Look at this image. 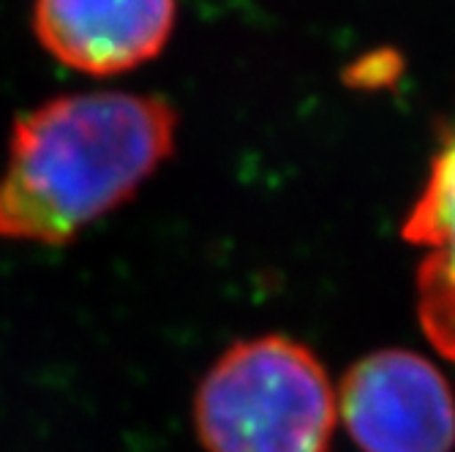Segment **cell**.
<instances>
[{
	"label": "cell",
	"instance_id": "7a4b0ae2",
	"mask_svg": "<svg viewBox=\"0 0 455 452\" xmlns=\"http://www.w3.org/2000/svg\"><path fill=\"white\" fill-rule=\"evenodd\" d=\"M336 417V393L322 362L283 336L229 346L194 398L204 452H327Z\"/></svg>",
	"mask_w": 455,
	"mask_h": 452
},
{
	"label": "cell",
	"instance_id": "277c9868",
	"mask_svg": "<svg viewBox=\"0 0 455 452\" xmlns=\"http://www.w3.org/2000/svg\"><path fill=\"white\" fill-rule=\"evenodd\" d=\"M175 14L178 0H33V33L58 63L112 76L167 47Z\"/></svg>",
	"mask_w": 455,
	"mask_h": 452
},
{
	"label": "cell",
	"instance_id": "6da1fadb",
	"mask_svg": "<svg viewBox=\"0 0 455 452\" xmlns=\"http://www.w3.org/2000/svg\"><path fill=\"white\" fill-rule=\"evenodd\" d=\"M175 134V107L145 93H71L22 112L0 175V240L68 245L137 196Z\"/></svg>",
	"mask_w": 455,
	"mask_h": 452
},
{
	"label": "cell",
	"instance_id": "8992f818",
	"mask_svg": "<svg viewBox=\"0 0 455 452\" xmlns=\"http://www.w3.org/2000/svg\"><path fill=\"white\" fill-rule=\"evenodd\" d=\"M418 308L431 344L455 360V262L428 251L418 273Z\"/></svg>",
	"mask_w": 455,
	"mask_h": 452
},
{
	"label": "cell",
	"instance_id": "3957f363",
	"mask_svg": "<svg viewBox=\"0 0 455 452\" xmlns=\"http://www.w3.org/2000/svg\"><path fill=\"white\" fill-rule=\"evenodd\" d=\"M339 412L363 452H452L455 400L439 368L406 349H385L355 362Z\"/></svg>",
	"mask_w": 455,
	"mask_h": 452
},
{
	"label": "cell",
	"instance_id": "5b68a950",
	"mask_svg": "<svg viewBox=\"0 0 455 452\" xmlns=\"http://www.w3.org/2000/svg\"><path fill=\"white\" fill-rule=\"evenodd\" d=\"M403 237L455 262V120L442 137L428 183L403 224Z\"/></svg>",
	"mask_w": 455,
	"mask_h": 452
}]
</instances>
